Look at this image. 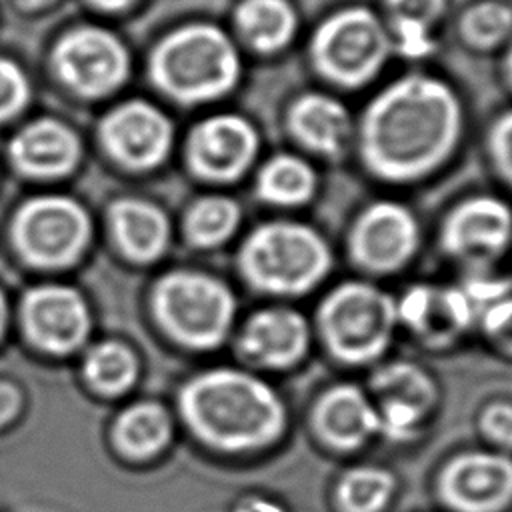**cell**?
Segmentation results:
<instances>
[{
  "label": "cell",
  "mask_w": 512,
  "mask_h": 512,
  "mask_svg": "<svg viewBox=\"0 0 512 512\" xmlns=\"http://www.w3.org/2000/svg\"><path fill=\"white\" fill-rule=\"evenodd\" d=\"M458 128L460 106L450 88L410 76L370 104L362 126V152L368 166L384 178H416L448 154Z\"/></svg>",
  "instance_id": "1"
},
{
  "label": "cell",
  "mask_w": 512,
  "mask_h": 512,
  "mask_svg": "<svg viewBox=\"0 0 512 512\" xmlns=\"http://www.w3.org/2000/svg\"><path fill=\"white\" fill-rule=\"evenodd\" d=\"M180 408L204 442L232 452L272 442L286 420L276 392L262 380L236 370L196 376L182 390Z\"/></svg>",
  "instance_id": "2"
},
{
  "label": "cell",
  "mask_w": 512,
  "mask_h": 512,
  "mask_svg": "<svg viewBox=\"0 0 512 512\" xmlns=\"http://www.w3.org/2000/svg\"><path fill=\"white\" fill-rule=\"evenodd\" d=\"M156 82L180 100L224 94L238 76L232 42L214 26L196 24L168 36L154 52Z\"/></svg>",
  "instance_id": "3"
},
{
  "label": "cell",
  "mask_w": 512,
  "mask_h": 512,
  "mask_svg": "<svg viewBox=\"0 0 512 512\" xmlns=\"http://www.w3.org/2000/svg\"><path fill=\"white\" fill-rule=\"evenodd\" d=\"M240 262L256 288L298 294L322 280L330 268V252L306 226L266 224L246 240Z\"/></svg>",
  "instance_id": "4"
},
{
  "label": "cell",
  "mask_w": 512,
  "mask_h": 512,
  "mask_svg": "<svg viewBox=\"0 0 512 512\" xmlns=\"http://www.w3.org/2000/svg\"><path fill=\"white\" fill-rule=\"evenodd\" d=\"M154 306L164 328L194 348L216 346L234 318V296L216 278L176 272L160 280Z\"/></svg>",
  "instance_id": "5"
},
{
  "label": "cell",
  "mask_w": 512,
  "mask_h": 512,
  "mask_svg": "<svg viewBox=\"0 0 512 512\" xmlns=\"http://www.w3.org/2000/svg\"><path fill=\"white\" fill-rule=\"evenodd\" d=\"M396 316V306L388 294L370 284L350 282L324 300L320 324L338 358L366 362L386 348Z\"/></svg>",
  "instance_id": "6"
},
{
  "label": "cell",
  "mask_w": 512,
  "mask_h": 512,
  "mask_svg": "<svg viewBox=\"0 0 512 512\" xmlns=\"http://www.w3.org/2000/svg\"><path fill=\"white\" fill-rule=\"evenodd\" d=\"M386 50L388 40L380 22L364 8L332 16L314 36L318 68L342 84L368 80L382 64Z\"/></svg>",
  "instance_id": "7"
},
{
  "label": "cell",
  "mask_w": 512,
  "mask_h": 512,
  "mask_svg": "<svg viewBox=\"0 0 512 512\" xmlns=\"http://www.w3.org/2000/svg\"><path fill=\"white\" fill-rule=\"evenodd\" d=\"M88 238L84 210L60 196L30 200L14 220V240L34 264L60 266L72 262Z\"/></svg>",
  "instance_id": "8"
},
{
  "label": "cell",
  "mask_w": 512,
  "mask_h": 512,
  "mask_svg": "<svg viewBox=\"0 0 512 512\" xmlns=\"http://www.w3.org/2000/svg\"><path fill=\"white\" fill-rule=\"evenodd\" d=\"M56 64L62 78L78 92L102 94L124 78L126 52L110 32L82 28L60 42Z\"/></svg>",
  "instance_id": "9"
},
{
  "label": "cell",
  "mask_w": 512,
  "mask_h": 512,
  "mask_svg": "<svg viewBox=\"0 0 512 512\" xmlns=\"http://www.w3.org/2000/svg\"><path fill=\"white\" fill-rule=\"evenodd\" d=\"M22 320L28 336L48 352H70L78 348L90 326L82 298L64 286H40L26 294Z\"/></svg>",
  "instance_id": "10"
},
{
  "label": "cell",
  "mask_w": 512,
  "mask_h": 512,
  "mask_svg": "<svg viewBox=\"0 0 512 512\" xmlns=\"http://www.w3.org/2000/svg\"><path fill=\"white\" fill-rule=\"evenodd\" d=\"M442 496L460 512H496L512 498V460L472 452L454 458L442 474Z\"/></svg>",
  "instance_id": "11"
},
{
  "label": "cell",
  "mask_w": 512,
  "mask_h": 512,
  "mask_svg": "<svg viewBox=\"0 0 512 512\" xmlns=\"http://www.w3.org/2000/svg\"><path fill=\"white\" fill-rule=\"evenodd\" d=\"M352 248L358 262L372 270L398 268L416 248V222L398 204H374L358 220Z\"/></svg>",
  "instance_id": "12"
},
{
  "label": "cell",
  "mask_w": 512,
  "mask_h": 512,
  "mask_svg": "<svg viewBox=\"0 0 512 512\" xmlns=\"http://www.w3.org/2000/svg\"><path fill=\"white\" fill-rule=\"evenodd\" d=\"M104 140L114 156L130 166H154L170 146V122L150 104L130 102L116 108L104 122Z\"/></svg>",
  "instance_id": "13"
},
{
  "label": "cell",
  "mask_w": 512,
  "mask_h": 512,
  "mask_svg": "<svg viewBox=\"0 0 512 512\" xmlns=\"http://www.w3.org/2000/svg\"><path fill=\"white\" fill-rule=\"evenodd\" d=\"M256 152L252 126L238 116H216L202 122L190 140V162L196 172L216 180L238 176Z\"/></svg>",
  "instance_id": "14"
},
{
  "label": "cell",
  "mask_w": 512,
  "mask_h": 512,
  "mask_svg": "<svg viewBox=\"0 0 512 512\" xmlns=\"http://www.w3.org/2000/svg\"><path fill=\"white\" fill-rule=\"evenodd\" d=\"M512 230L510 210L494 198L464 202L444 226V246L458 256L484 258L500 252Z\"/></svg>",
  "instance_id": "15"
},
{
  "label": "cell",
  "mask_w": 512,
  "mask_h": 512,
  "mask_svg": "<svg viewBox=\"0 0 512 512\" xmlns=\"http://www.w3.org/2000/svg\"><path fill=\"white\" fill-rule=\"evenodd\" d=\"M308 346L304 318L286 308L254 314L242 334V350L264 366H290L302 358Z\"/></svg>",
  "instance_id": "16"
},
{
  "label": "cell",
  "mask_w": 512,
  "mask_h": 512,
  "mask_svg": "<svg viewBox=\"0 0 512 512\" xmlns=\"http://www.w3.org/2000/svg\"><path fill=\"white\" fill-rule=\"evenodd\" d=\"M396 312L428 342H448L468 326L472 316L464 292L432 286L412 288Z\"/></svg>",
  "instance_id": "17"
},
{
  "label": "cell",
  "mask_w": 512,
  "mask_h": 512,
  "mask_svg": "<svg viewBox=\"0 0 512 512\" xmlns=\"http://www.w3.org/2000/svg\"><path fill=\"white\" fill-rule=\"evenodd\" d=\"M320 434L338 448H354L380 430L378 412L354 386H338L326 392L316 408Z\"/></svg>",
  "instance_id": "18"
},
{
  "label": "cell",
  "mask_w": 512,
  "mask_h": 512,
  "mask_svg": "<svg viewBox=\"0 0 512 512\" xmlns=\"http://www.w3.org/2000/svg\"><path fill=\"white\" fill-rule=\"evenodd\" d=\"M10 152L24 172L54 176L74 166L78 142L66 126L54 120H38L14 138Z\"/></svg>",
  "instance_id": "19"
},
{
  "label": "cell",
  "mask_w": 512,
  "mask_h": 512,
  "mask_svg": "<svg viewBox=\"0 0 512 512\" xmlns=\"http://www.w3.org/2000/svg\"><path fill=\"white\" fill-rule=\"evenodd\" d=\"M112 226L124 252L136 260L158 256L168 240V222L152 204L120 200L112 206Z\"/></svg>",
  "instance_id": "20"
},
{
  "label": "cell",
  "mask_w": 512,
  "mask_h": 512,
  "mask_svg": "<svg viewBox=\"0 0 512 512\" xmlns=\"http://www.w3.org/2000/svg\"><path fill=\"white\" fill-rule=\"evenodd\" d=\"M290 124L304 144L324 154L340 152L348 134L346 110L328 96L300 98L292 108Z\"/></svg>",
  "instance_id": "21"
},
{
  "label": "cell",
  "mask_w": 512,
  "mask_h": 512,
  "mask_svg": "<svg viewBox=\"0 0 512 512\" xmlns=\"http://www.w3.org/2000/svg\"><path fill=\"white\" fill-rule=\"evenodd\" d=\"M244 38L258 50L284 46L294 32V14L282 0H246L238 10Z\"/></svg>",
  "instance_id": "22"
},
{
  "label": "cell",
  "mask_w": 512,
  "mask_h": 512,
  "mask_svg": "<svg viewBox=\"0 0 512 512\" xmlns=\"http://www.w3.org/2000/svg\"><path fill=\"white\" fill-rule=\"evenodd\" d=\"M168 438V414L156 404L132 406L116 422V440L120 448L134 456L154 454L168 442Z\"/></svg>",
  "instance_id": "23"
},
{
  "label": "cell",
  "mask_w": 512,
  "mask_h": 512,
  "mask_svg": "<svg viewBox=\"0 0 512 512\" xmlns=\"http://www.w3.org/2000/svg\"><path fill=\"white\" fill-rule=\"evenodd\" d=\"M314 172L294 156H278L260 172V196L276 204H300L314 190Z\"/></svg>",
  "instance_id": "24"
},
{
  "label": "cell",
  "mask_w": 512,
  "mask_h": 512,
  "mask_svg": "<svg viewBox=\"0 0 512 512\" xmlns=\"http://www.w3.org/2000/svg\"><path fill=\"white\" fill-rule=\"evenodd\" d=\"M374 390L384 402H400L424 414L434 402V386L430 378L416 366L394 362L374 376Z\"/></svg>",
  "instance_id": "25"
},
{
  "label": "cell",
  "mask_w": 512,
  "mask_h": 512,
  "mask_svg": "<svg viewBox=\"0 0 512 512\" xmlns=\"http://www.w3.org/2000/svg\"><path fill=\"white\" fill-rule=\"evenodd\" d=\"M84 372L102 392H122L136 378L134 356L118 342H102L94 346L84 362Z\"/></svg>",
  "instance_id": "26"
},
{
  "label": "cell",
  "mask_w": 512,
  "mask_h": 512,
  "mask_svg": "<svg viewBox=\"0 0 512 512\" xmlns=\"http://www.w3.org/2000/svg\"><path fill=\"white\" fill-rule=\"evenodd\" d=\"M392 490V474L378 468H356L340 482L338 498L346 512H378Z\"/></svg>",
  "instance_id": "27"
},
{
  "label": "cell",
  "mask_w": 512,
  "mask_h": 512,
  "mask_svg": "<svg viewBox=\"0 0 512 512\" xmlns=\"http://www.w3.org/2000/svg\"><path fill=\"white\" fill-rule=\"evenodd\" d=\"M238 206L228 198H204L188 214V236L200 246H214L228 238L238 222Z\"/></svg>",
  "instance_id": "28"
},
{
  "label": "cell",
  "mask_w": 512,
  "mask_h": 512,
  "mask_svg": "<svg viewBox=\"0 0 512 512\" xmlns=\"http://www.w3.org/2000/svg\"><path fill=\"white\" fill-rule=\"evenodd\" d=\"M512 28V12L502 4H480L472 8L464 18L466 36L482 46L494 44L506 36Z\"/></svg>",
  "instance_id": "29"
},
{
  "label": "cell",
  "mask_w": 512,
  "mask_h": 512,
  "mask_svg": "<svg viewBox=\"0 0 512 512\" xmlns=\"http://www.w3.org/2000/svg\"><path fill=\"white\" fill-rule=\"evenodd\" d=\"M28 96L24 74L8 60L0 58V118L16 112Z\"/></svg>",
  "instance_id": "30"
},
{
  "label": "cell",
  "mask_w": 512,
  "mask_h": 512,
  "mask_svg": "<svg viewBox=\"0 0 512 512\" xmlns=\"http://www.w3.org/2000/svg\"><path fill=\"white\" fill-rule=\"evenodd\" d=\"M380 418V430L388 434L390 438H408L412 436L414 424L422 418V414L406 404L400 402H382Z\"/></svg>",
  "instance_id": "31"
},
{
  "label": "cell",
  "mask_w": 512,
  "mask_h": 512,
  "mask_svg": "<svg viewBox=\"0 0 512 512\" xmlns=\"http://www.w3.org/2000/svg\"><path fill=\"white\" fill-rule=\"evenodd\" d=\"M484 328L498 344L512 352V298H500L486 308Z\"/></svg>",
  "instance_id": "32"
},
{
  "label": "cell",
  "mask_w": 512,
  "mask_h": 512,
  "mask_svg": "<svg viewBox=\"0 0 512 512\" xmlns=\"http://www.w3.org/2000/svg\"><path fill=\"white\" fill-rule=\"evenodd\" d=\"M396 32L400 38V50L406 56L420 58L432 52V40L426 32V24L408 18H396Z\"/></svg>",
  "instance_id": "33"
},
{
  "label": "cell",
  "mask_w": 512,
  "mask_h": 512,
  "mask_svg": "<svg viewBox=\"0 0 512 512\" xmlns=\"http://www.w3.org/2000/svg\"><path fill=\"white\" fill-rule=\"evenodd\" d=\"M482 428L492 440L512 448V406L492 404L482 416Z\"/></svg>",
  "instance_id": "34"
},
{
  "label": "cell",
  "mask_w": 512,
  "mask_h": 512,
  "mask_svg": "<svg viewBox=\"0 0 512 512\" xmlns=\"http://www.w3.org/2000/svg\"><path fill=\"white\" fill-rule=\"evenodd\" d=\"M394 18H408L428 24L434 20L444 6V0H388Z\"/></svg>",
  "instance_id": "35"
},
{
  "label": "cell",
  "mask_w": 512,
  "mask_h": 512,
  "mask_svg": "<svg viewBox=\"0 0 512 512\" xmlns=\"http://www.w3.org/2000/svg\"><path fill=\"white\" fill-rule=\"evenodd\" d=\"M492 144H494V154L500 168L512 180V114L504 116L496 124Z\"/></svg>",
  "instance_id": "36"
},
{
  "label": "cell",
  "mask_w": 512,
  "mask_h": 512,
  "mask_svg": "<svg viewBox=\"0 0 512 512\" xmlns=\"http://www.w3.org/2000/svg\"><path fill=\"white\" fill-rule=\"evenodd\" d=\"M18 408V394L12 386L0 384V424L6 422Z\"/></svg>",
  "instance_id": "37"
},
{
  "label": "cell",
  "mask_w": 512,
  "mask_h": 512,
  "mask_svg": "<svg viewBox=\"0 0 512 512\" xmlns=\"http://www.w3.org/2000/svg\"><path fill=\"white\" fill-rule=\"evenodd\" d=\"M238 512H284L278 504H272V502H266V500H250V502H244Z\"/></svg>",
  "instance_id": "38"
},
{
  "label": "cell",
  "mask_w": 512,
  "mask_h": 512,
  "mask_svg": "<svg viewBox=\"0 0 512 512\" xmlns=\"http://www.w3.org/2000/svg\"><path fill=\"white\" fill-rule=\"evenodd\" d=\"M4 324H6V302H4V296L0 294V334L4 330Z\"/></svg>",
  "instance_id": "39"
},
{
  "label": "cell",
  "mask_w": 512,
  "mask_h": 512,
  "mask_svg": "<svg viewBox=\"0 0 512 512\" xmlns=\"http://www.w3.org/2000/svg\"><path fill=\"white\" fill-rule=\"evenodd\" d=\"M100 2L102 6H110V8H118V6H124L128 0H96Z\"/></svg>",
  "instance_id": "40"
},
{
  "label": "cell",
  "mask_w": 512,
  "mask_h": 512,
  "mask_svg": "<svg viewBox=\"0 0 512 512\" xmlns=\"http://www.w3.org/2000/svg\"><path fill=\"white\" fill-rule=\"evenodd\" d=\"M24 2H28V4H42V2H48V0H24Z\"/></svg>",
  "instance_id": "41"
},
{
  "label": "cell",
  "mask_w": 512,
  "mask_h": 512,
  "mask_svg": "<svg viewBox=\"0 0 512 512\" xmlns=\"http://www.w3.org/2000/svg\"><path fill=\"white\" fill-rule=\"evenodd\" d=\"M508 64H510V74H512V52H510V60H508Z\"/></svg>",
  "instance_id": "42"
}]
</instances>
